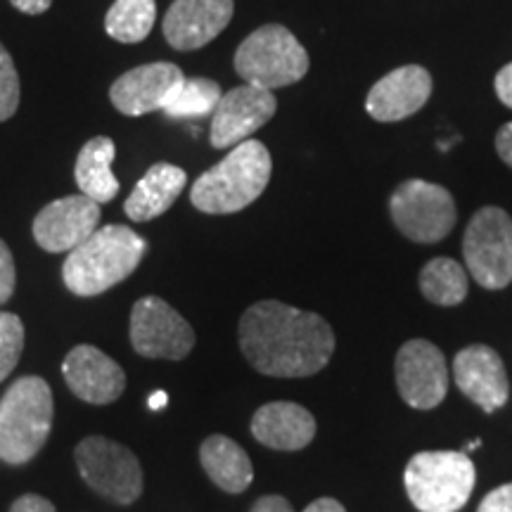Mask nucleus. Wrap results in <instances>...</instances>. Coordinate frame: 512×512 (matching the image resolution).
<instances>
[{
	"mask_svg": "<svg viewBox=\"0 0 512 512\" xmlns=\"http://www.w3.org/2000/svg\"><path fill=\"white\" fill-rule=\"evenodd\" d=\"M145 249L147 242L128 226L112 223L98 228L69 252L62 266L64 285L76 297H98L136 271Z\"/></svg>",
	"mask_w": 512,
	"mask_h": 512,
	"instance_id": "f03ea898",
	"label": "nucleus"
},
{
	"mask_svg": "<svg viewBox=\"0 0 512 512\" xmlns=\"http://www.w3.org/2000/svg\"><path fill=\"white\" fill-rule=\"evenodd\" d=\"M114 155H117V145L107 136H95L81 147L74 166V178L81 195L91 197L98 204H107L117 197L119 181L112 174Z\"/></svg>",
	"mask_w": 512,
	"mask_h": 512,
	"instance_id": "4be33fe9",
	"label": "nucleus"
},
{
	"mask_svg": "<svg viewBox=\"0 0 512 512\" xmlns=\"http://www.w3.org/2000/svg\"><path fill=\"white\" fill-rule=\"evenodd\" d=\"M62 375L74 396L93 406L114 403L126 389L124 368L91 344H79L64 356Z\"/></svg>",
	"mask_w": 512,
	"mask_h": 512,
	"instance_id": "2eb2a0df",
	"label": "nucleus"
},
{
	"mask_svg": "<svg viewBox=\"0 0 512 512\" xmlns=\"http://www.w3.org/2000/svg\"><path fill=\"white\" fill-rule=\"evenodd\" d=\"M24 349V323L15 313L0 311V382L17 368Z\"/></svg>",
	"mask_w": 512,
	"mask_h": 512,
	"instance_id": "a878e982",
	"label": "nucleus"
},
{
	"mask_svg": "<svg viewBox=\"0 0 512 512\" xmlns=\"http://www.w3.org/2000/svg\"><path fill=\"white\" fill-rule=\"evenodd\" d=\"M389 214L401 235L418 245L441 242L456 226L458 211L451 192L437 183L411 178L396 185L389 200Z\"/></svg>",
	"mask_w": 512,
	"mask_h": 512,
	"instance_id": "0eeeda50",
	"label": "nucleus"
},
{
	"mask_svg": "<svg viewBox=\"0 0 512 512\" xmlns=\"http://www.w3.org/2000/svg\"><path fill=\"white\" fill-rule=\"evenodd\" d=\"M200 463L207 477L226 494H242L254 479V467L238 441L211 434L200 446Z\"/></svg>",
	"mask_w": 512,
	"mask_h": 512,
	"instance_id": "412c9836",
	"label": "nucleus"
},
{
	"mask_svg": "<svg viewBox=\"0 0 512 512\" xmlns=\"http://www.w3.org/2000/svg\"><path fill=\"white\" fill-rule=\"evenodd\" d=\"M240 351L268 377H311L330 363L335 332L323 316L264 299L242 313Z\"/></svg>",
	"mask_w": 512,
	"mask_h": 512,
	"instance_id": "f257e3e1",
	"label": "nucleus"
},
{
	"mask_svg": "<svg viewBox=\"0 0 512 512\" xmlns=\"http://www.w3.org/2000/svg\"><path fill=\"white\" fill-rule=\"evenodd\" d=\"M185 185H188V176L181 166L169 162L150 166L124 204L126 216L136 223L157 219L174 207Z\"/></svg>",
	"mask_w": 512,
	"mask_h": 512,
	"instance_id": "aec40b11",
	"label": "nucleus"
},
{
	"mask_svg": "<svg viewBox=\"0 0 512 512\" xmlns=\"http://www.w3.org/2000/svg\"><path fill=\"white\" fill-rule=\"evenodd\" d=\"M235 72L245 83L275 91L304 79L309 72V53L283 24H266L240 43Z\"/></svg>",
	"mask_w": 512,
	"mask_h": 512,
	"instance_id": "423d86ee",
	"label": "nucleus"
},
{
	"mask_svg": "<svg viewBox=\"0 0 512 512\" xmlns=\"http://www.w3.org/2000/svg\"><path fill=\"white\" fill-rule=\"evenodd\" d=\"M233 0H174L162 31L176 50H200L214 41L233 19Z\"/></svg>",
	"mask_w": 512,
	"mask_h": 512,
	"instance_id": "dca6fc26",
	"label": "nucleus"
},
{
	"mask_svg": "<svg viewBox=\"0 0 512 512\" xmlns=\"http://www.w3.org/2000/svg\"><path fill=\"white\" fill-rule=\"evenodd\" d=\"M252 434L275 451H302L316 437V418L299 403L273 401L254 413Z\"/></svg>",
	"mask_w": 512,
	"mask_h": 512,
	"instance_id": "6ab92c4d",
	"label": "nucleus"
},
{
	"mask_svg": "<svg viewBox=\"0 0 512 512\" xmlns=\"http://www.w3.org/2000/svg\"><path fill=\"white\" fill-rule=\"evenodd\" d=\"M100 204L86 195H69L43 207L34 219V238L50 254L72 252L98 230Z\"/></svg>",
	"mask_w": 512,
	"mask_h": 512,
	"instance_id": "4468645a",
	"label": "nucleus"
},
{
	"mask_svg": "<svg viewBox=\"0 0 512 512\" xmlns=\"http://www.w3.org/2000/svg\"><path fill=\"white\" fill-rule=\"evenodd\" d=\"M403 484L420 512H458L475 491L477 470L463 451H422L408 460Z\"/></svg>",
	"mask_w": 512,
	"mask_h": 512,
	"instance_id": "39448f33",
	"label": "nucleus"
},
{
	"mask_svg": "<svg viewBox=\"0 0 512 512\" xmlns=\"http://www.w3.org/2000/svg\"><path fill=\"white\" fill-rule=\"evenodd\" d=\"M53 392L38 375L19 377L0 399V460L24 465L46 446L53 430Z\"/></svg>",
	"mask_w": 512,
	"mask_h": 512,
	"instance_id": "20e7f679",
	"label": "nucleus"
},
{
	"mask_svg": "<svg viewBox=\"0 0 512 512\" xmlns=\"http://www.w3.org/2000/svg\"><path fill=\"white\" fill-rule=\"evenodd\" d=\"M401 399L418 411H432L448 394V368L441 349L427 339H411L399 349L394 363Z\"/></svg>",
	"mask_w": 512,
	"mask_h": 512,
	"instance_id": "f8f14e48",
	"label": "nucleus"
},
{
	"mask_svg": "<svg viewBox=\"0 0 512 512\" xmlns=\"http://www.w3.org/2000/svg\"><path fill=\"white\" fill-rule=\"evenodd\" d=\"M273 159L264 143L249 138L235 145L219 164L197 178L190 190L192 207L204 214H235L259 200L271 181Z\"/></svg>",
	"mask_w": 512,
	"mask_h": 512,
	"instance_id": "7ed1b4c3",
	"label": "nucleus"
},
{
	"mask_svg": "<svg viewBox=\"0 0 512 512\" xmlns=\"http://www.w3.org/2000/svg\"><path fill=\"white\" fill-rule=\"evenodd\" d=\"M479 446H482V441H479V439H475V441H470V444H467V446H465V451H463V453H467V451H475V448H479Z\"/></svg>",
	"mask_w": 512,
	"mask_h": 512,
	"instance_id": "e433bc0d",
	"label": "nucleus"
},
{
	"mask_svg": "<svg viewBox=\"0 0 512 512\" xmlns=\"http://www.w3.org/2000/svg\"><path fill=\"white\" fill-rule=\"evenodd\" d=\"M128 335L133 349L145 358L183 361L195 347V330L188 320L159 297H143L133 304Z\"/></svg>",
	"mask_w": 512,
	"mask_h": 512,
	"instance_id": "9d476101",
	"label": "nucleus"
},
{
	"mask_svg": "<svg viewBox=\"0 0 512 512\" xmlns=\"http://www.w3.org/2000/svg\"><path fill=\"white\" fill-rule=\"evenodd\" d=\"M467 290V271L458 261L448 256H437L420 273V292L427 302L437 306H458L465 302Z\"/></svg>",
	"mask_w": 512,
	"mask_h": 512,
	"instance_id": "5701e85b",
	"label": "nucleus"
},
{
	"mask_svg": "<svg viewBox=\"0 0 512 512\" xmlns=\"http://www.w3.org/2000/svg\"><path fill=\"white\" fill-rule=\"evenodd\" d=\"M166 403H169V394L162 392V389H159V392H155V394H150V399H147V406H150L152 411H162Z\"/></svg>",
	"mask_w": 512,
	"mask_h": 512,
	"instance_id": "c9c22d12",
	"label": "nucleus"
},
{
	"mask_svg": "<svg viewBox=\"0 0 512 512\" xmlns=\"http://www.w3.org/2000/svg\"><path fill=\"white\" fill-rule=\"evenodd\" d=\"M223 98L221 86L216 81L204 79V76H185L183 86L164 107V114L171 119H190V117H207L214 114Z\"/></svg>",
	"mask_w": 512,
	"mask_h": 512,
	"instance_id": "393cba45",
	"label": "nucleus"
},
{
	"mask_svg": "<svg viewBox=\"0 0 512 512\" xmlns=\"http://www.w3.org/2000/svg\"><path fill=\"white\" fill-rule=\"evenodd\" d=\"M19 107V76L12 55L0 43V121L15 117Z\"/></svg>",
	"mask_w": 512,
	"mask_h": 512,
	"instance_id": "bb28decb",
	"label": "nucleus"
},
{
	"mask_svg": "<svg viewBox=\"0 0 512 512\" xmlns=\"http://www.w3.org/2000/svg\"><path fill=\"white\" fill-rule=\"evenodd\" d=\"M465 266L484 290L512 283V219L501 207H482L472 216L463 238Z\"/></svg>",
	"mask_w": 512,
	"mask_h": 512,
	"instance_id": "6e6552de",
	"label": "nucleus"
},
{
	"mask_svg": "<svg viewBox=\"0 0 512 512\" xmlns=\"http://www.w3.org/2000/svg\"><path fill=\"white\" fill-rule=\"evenodd\" d=\"M304 512H347V508L339 501H335V498H318V501H313Z\"/></svg>",
	"mask_w": 512,
	"mask_h": 512,
	"instance_id": "f704fd0d",
	"label": "nucleus"
},
{
	"mask_svg": "<svg viewBox=\"0 0 512 512\" xmlns=\"http://www.w3.org/2000/svg\"><path fill=\"white\" fill-rule=\"evenodd\" d=\"M496 152L512 169V121L510 124H503L501 131L496 133Z\"/></svg>",
	"mask_w": 512,
	"mask_h": 512,
	"instance_id": "2f4dec72",
	"label": "nucleus"
},
{
	"mask_svg": "<svg viewBox=\"0 0 512 512\" xmlns=\"http://www.w3.org/2000/svg\"><path fill=\"white\" fill-rule=\"evenodd\" d=\"M185 74L174 62H152L121 74L110 88V100L126 117H143L164 112L171 98L183 86Z\"/></svg>",
	"mask_w": 512,
	"mask_h": 512,
	"instance_id": "ddd939ff",
	"label": "nucleus"
},
{
	"mask_svg": "<svg viewBox=\"0 0 512 512\" xmlns=\"http://www.w3.org/2000/svg\"><path fill=\"white\" fill-rule=\"evenodd\" d=\"M477 512H512V484H503L486 494Z\"/></svg>",
	"mask_w": 512,
	"mask_h": 512,
	"instance_id": "c85d7f7f",
	"label": "nucleus"
},
{
	"mask_svg": "<svg viewBox=\"0 0 512 512\" xmlns=\"http://www.w3.org/2000/svg\"><path fill=\"white\" fill-rule=\"evenodd\" d=\"M432 95V76L425 67L406 64L394 69L370 88L366 98V112L375 121L392 124L413 117L425 107Z\"/></svg>",
	"mask_w": 512,
	"mask_h": 512,
	"instance_id": "a211bd4d",
	"label": "nucleus"
},
{
	"mask_svg": "<svg viewBox=\"0 0 512 512\" xmlns=\"http://www.w3.org/2000/svg\"><path fill=\"white\" fill-rule=\"evenodd\" d=\"M252 512H294L292 505L283 496H261L252 505Z\"/></svg>",
	"mask_w": 512,
	"mask_h": 512,
	"instance_id": "473e14b6",
	"label": "nucleus"
},
{
	"mask_svg": "<svg viewBox=\"0 0 512 512\" xmlns=\"http://www.w3.org/2000/svg\"><path fill=\"white\" fill-rule=\"evenodd\" d=\"M10 3L24 15H41L53 5V0H10Z\"/></svg>",
	"mask_w": 512,
	"mask_h": 512,
	"instance_id": "72a5a7b5",
	"label": "nucleus"
},
{
	"mask_svg": "<svg viewBox=\"0 0 512 512\" xmlns=\"http://www.w3.org/2000/svg\"><path fill=\"white\" fill-rule=\"evenodd\" d=\"M278 110V100L266 88L242 83L230 88L211 114L209 143L216 150H233L235 145L245 143L259 128H264Z\"/></svg>",
	"mask_w": 512,
	"mask_h": 512,
	"instance_id": "9b49d317",
	"label": "nucleus"
},
{
	"mask_svg": "<svg viewBox=\"0 0 512 512\" xmlns=\"http://www.w3.org/2000/svg\"><path fill=\"white\" fill-rule=\"evenodd\" d=\"M15 259H12L10 247L0 240V304L10 302L12 292H15Z\"/></svg>",
	"mask_w": 512,
	"mask_h": 512,
	"instance_id": "cd10ccee",
	"label": "nucleus"
},
{
	"mask_svg": "<svg viewBox=\"0 0 512 512\" xmlns=\"http://www.w3.org/2000/svg\"><path fill=\"white\" fill-rule=\"evenodd\" d=\"M157 19L155 0H114L105 17V31L119 43H140Z\"/></svg>",
	"mask_w": 512,
	"mask_h": 512,
	"instance_id": "b1692460",
	"label": "nucleus"
},
{
	"mask_svg": "<svg viewBox=\"0 0 512 512\" xmlns=\"http://www.w3.org/2000/svg\"><path fill=\"white\" fill-rule=\"evenodd\" d=\"M453 377H456L460 392L472 403H477L484 413L491 415L508 403V373H505L498 351L486 344H472L460 351L453 361Z\"/></svg>",
	"mask_w": 512,
	"mask_h": 512,
	"instance_id": "f3484780",
	"label": "nucleus"
},
{
	"mask_svg": "<svg viewBox=\"0 0 512 512\" xmlns=\"http://www.w3.org/2000/svg\"><path fill=\"white\" fill-rule=\"evenodd\" d=\"M10 512H57L55 505L48 501V498L38 494H24L19 496L15 503H12Z\"/></svg>",
	"mask_w": 512,
	"mask_h": 512,
	"instance_id": "c756f323",
	"label": "nucleus"
},
{
	"mask_svg": "<svg viewBox=\"0 0 512 512\" xmlns=\"http://www.w3.org/2000/svg\"><path fill=\"white\" fill-rule=\"evenodd\" d=\"M496 93L503 105L512 110V62L505 64L501 72L496 74Z\"/></svg>",
	"mask_w": 512,
	"mask_h": 512,
	"instance_id": "7c9ffc66",
	"label": "nucleus"
},
{
	"mask_svg": "<svg viewBox=\"0 0 512 512\" xmlns=\"http://www.w3.org/2000/svg\"><path fill=\"white\" fill-rule=\"evenodd\" d=\"M74 458L83 482L110 501L131 505L143 494V467L131 448L107 437H86Z\"/></svg>",
	"mask_w": 512,
	"mask_h": 512,
	"instance_id": "1a4fd4ad",
	"label": "nucleus"
}]
</instances>
